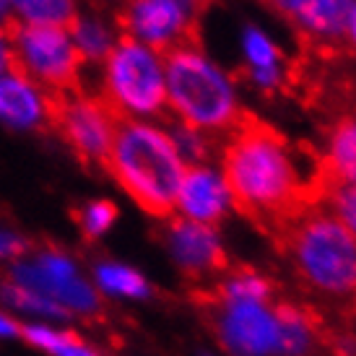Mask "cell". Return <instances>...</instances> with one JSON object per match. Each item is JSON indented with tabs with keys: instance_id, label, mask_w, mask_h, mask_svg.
Returning a JSON list of instances; mask_svg holds the SVG:
<instances>
[{
	"instance_id": "5bb4252c",
	"label": "cell",
	"mask_w": 356,
	"mask_h": 356,
	"mask_svg": "<svg viewBox=\"0 0 356 356\" xmlns=\"http://www.w3.org/2000/svg\"><path fill=\"white\" fill-rule=\"evenodd\" d=\"M281 19L315 44H341L354 0H266Z\"/></svg>"
},
{
	"instance_id": "484cf974",
	"label": "cell",
	"mask_w": 356,
	"mask_h": 356,
	"mask_svg": "<svg viewBox=\"0 0 356 356\" xmlns=\"http://www.w3.org/2000/svg\"><path fill=\"white\" fill-rule=\"evenodd\" d=\"M13 68V52H10L8 29H0V73Z\"/></svg>"
},
{
	"instance_id": "3957f363",
	"label": "cell",
	"mask_w": 356,
	"mask_h": 356,
	"mask_svg": "<svg viewBox=\"0 0 356 356\" xmlns=\"http://www.w3.org/2000/svg\"><path fill=\"white\" fill-rule=\"evenodd\" d=\"M104 167L140 211L154 218L175 216V198L188 164L175 149L167 125L122 120Z\"/></svg>"
},
{
	"instance_id": "ba28073f",
	"label": "cell",
	"mask_w": 356,
	"mask_h": 356,
	"mask_svg": "<svg viewBox=\"0 0 356 356\" xmlns=\"http://www.w3.org/2000/svg\"><path fill=\"white\" fill-rule=\"evenodd\" d=\"M203 0H125L118 26L122 37L156 52H172L193 42Z\"/></svg>"
},
{
	"instance_id": "ffe728a7",
	"label": "cell",
	"mask_w": 356,
	"mask_h": 356,
	"mask_svg": "<svg viewBox=\"0 0 356 356\" xmlns=\"http://www.w3.org/2000/svg\"><path fill=\"white\" fill-rule=\"evenodd\" d=\"M21 336L31 346L44 348L47 354L55 356H99L89 343H83L76 333H68V330H52L47 325H21Z\"/></svg>"
},
{
	"instance_id": "9c48e42d",
	"label": "cell",
	"mask_w": 356,
	"mask_h": 356,
	"mask_svg": "<svg viewBox=\"0 0 356 356\" xmlns=\"http://www.w3.org/2000/svg\"><path fill=\"white\" fill-rule=\"evenodd\" d=\"M52 125L81 161L104 167L120 120L99 97L70 91L52 97Z\"/></svg>"
},
{
	"instance_id": "4316f807",
	"label": "cell",
	"mask_w": 356,
	"mask_h": 356,
	"mask_svg": "<svg viewBox=\"0 0 356 356\" xmlns=\"http://www.w3.org/2000/svg\"><path fill=\"white\" fill-rule=\"evenodd\" d=\"M343 44L356 55V0H354V6H351V10H348L346 29H343Z\"/></svg>"
},
{
	"instance_id": "d6986e66",
	"label": "cell",
	"mask_w": 356,
	"mask_h": 356,
	"mask_svg": "<svg viewBox=\"0 0 356 356\" xmlns=\"http://www.w3.org/2000/svg\"><path fill=\"white\" fill-rule=\"evenodd\" d=\"M317 206H323L341 227L356 239V185L346 182H323L317 188Z\"/></svg>"
},
{
	"instance_id": "e0dca14e",
	"label": "cell",
	"mask_w": 356,
	"mask_h": 356,
	"mask_svg": "<svg viewBox=\"0 0 356 356\" xmlns=\"http://www.w3.org/2000/svg\"><path fill=\"white\" fill-rule=\"evenodd\" d=\"M68 34L81 63H99V65L122 37L118 34L115 24H109L104 16L97 13H76V19L68 24Z\"/></svg>"
},
{
	"instance_id": "f1b7e54d",
	"label": "cell",
	"mask_w": 356,
	"mask_h": 356,
	"mask_svg": "<svg viewBox=\"0 0 356 356\" xmlns=\"http://www.w3.org/2000/svg\"><path fill=\"white\" fill-rule=\"evenodd\" d=\"M13 24V8H10V0H0V29H8Z\"/></svg>"
},
{
	"instance_id": "5b68a950",
	"label": "cell",
	"mask_w": 356,
	"mask_h": 356,
	"mask_svg": "<svg viewBox=\"0 0 356 356\" xmlns=\"http://www.w3.org/2000/svg\"><path fill=\"white\" fill-rule=\"evenodd\" d=\"M118 120H143L159 122L167 115V60L156 52L120 37L107 60L102 63V94Z\"/></svg>"
},
{
	"instance_id": "ac0fdd59",
	"label": "cell",
	"mask_w": 356,
	"mask_h": 356,
	"mask_svg": "<svg viewBox=\"0 0 356 356\" xmlns=\"http://www.w3.org/2000/svg\"><path fill=\"white\" fill-rule=\"evenodd\" d=\"M13 24L29 26H68L76 19V0H10Z\"/></svg>"
},
{
	"instance_id": "8992f818",
	"label": "cell",
	"mask_w": 356,
	"mask_h": 356,
	"mask_svg": "<svg viewBox=\"0 0 356 356\" xmlns=\"http://www.w3.org/2000/svg\"><path fill=\"white\" fill-rule=\"evenodd\" d=\"M276 302L239 297L218 286L200 294V307L208 315V323L232 356H278L281 333Z\"/></svg>"
},
{
	"instance_id": "277c9868",
	"label": "cell",
	"mask_w": 356,
	"mask_h": 356,
	"mask_svg": "<svg viewBox=\"0 0 356 356\" xmlns=\"http://www.w3.org/2000/svg\"><path fill=\"white\" fill-rule=\"evenodd\" d=\"M273 237L309 291L356 309V239L325 208L307 206Z\"/></svg>"
},
{
	"instance_id": "30bf717a",
	"label": "cell",
	"mask_w": 356,
	"mask_h": 356,
	"mask_svg": "<svg viewBox=\"0 0 356 356\" xmlns=\"http://www.w3.org/2000/svg\"><path fill=\"white\" fill-rule=\"evenodd\" d=\"M10 281L58 302L68 312L94 315L99 309V294L79 276L73 260L58 250H42L29 263H19L10 270Z\"/></svg>"
},
{
	"instance_id": "9a60e30c",
	"label": "cell",
	"mask_w": 356,
	"mask_h": 356,
	"mask_svg": "<svg viewBox=\"0 0 356 356\" xmlns=\"http://www.w3.org/2000/svg\"><path fill=\"white\" fill-rule=\"evenodd\" d=\"M0 122L13 130H34L52 122V94L16 68L0 73Z\"/></svg>"
},
{
	"instance_id": "7a4b0ae2",
	"label": "cell",
	"mask_w": 356,
	"mask_h": 356,
	"mask_svg": "<svg viewBox=\"0 0 356 356\" xmlns=\"http://www.w3.org/2000/svg\"><path fill=\"white\" fill-rule=\"evenodd\" d=\"M167 60V112L175 122L227 138L248 120L237 76L198 42H185Z\"/></svg>"
},
{
	"instance_id": "d4e9b609",
	"label": "cell",
	"mask_w": 356,
	"mask_h": 356,
	"mask_svg": "<svg viewBox=\"0 0 356 356\" xmlns=\"http://www.w3.org/2000/svg\"><path fill=\"white\" fill-rule=\"evenodd\" d=\"M24 239L16 237L13 232H6V229H0V257H13V255H21L24 252Z\"/></svg>"
},
{
	"instance_id": "52a82bcc",
	"label": "cell",
	"mask_w": 356,
	"mask_h": 356,
	"mask_svg": "<svg viewBox=\"0 0 356 356\" xmlns=\"http://www.w3.org/2000/svg\"><path fill=\"white\" fill-rule=\"evenodd\" d=\"M10 52L13 68L26 79L40 83L52 97L79 91L81 58L68 26H29V24H10Z\"/></svg>"
},
{
	"instance_id": "603a6c76",
	"label": "cell",
	"mask_w": 356,
	"mask_h": 356,
	"mask_svg": "<svg viewBox=\"0 0 356 356\" xmlns=\"http://www.w3.org/2000/svg\"><path fill=\"white\" fill-rule=\"evenodd\" d=\"M0 297L6 299L10 307L21 309V312H34V315H44V317L70 315L68 309H63L58 302L42 297V294H37V291H31V289H26V286H19V284H13V281H6V284L0 286Z\"/></svg>"
},
{
	"instance_id": "4fadbf2b",
	"label": "cell",
	"mask_w": 356,
	"mask_h": 356,
	"mask_svg": "<svg viewBox=\"0 0 356 356\" xmlns=\"http://www.w3.org/2000/svg\"><path fill=\"white\" fill-rule=\"evenodd\" d=\"M239 58L248 86L257 94H278L289 83V60L281 42L260 24H245L239 29Z\"/></svg>"
},
{
	"instance_id": "cb8c5ba5",
	"label": "cell",
	"mask_w": 356,
	"mask_h": 356,
	"mask_svg": "<svg viewBox=\"0 0 356 356\" xmlns=\"http://www.w3.org/2000/svg\"><path fill=\"white\" fill-rule=\"evenodd\" d=\"M115 221H118V206L112 200H91L79 213V227L89 239L107 234Z\"/></svg>"
},
{
	"instance_id": "83f0119b",
	"label": "cell",
	"mask_w": 356,
	"mask_h": 356,
	"mask_svg": "<svg viewBox=\"0 0 356 356\" xmlns=\"http://www.w3.org/2000/svg\"><path fill=\"white\" fill-rule=\"evenodd\" d=\"M21 336V325L16 320H10L8 315L0 312V338H16Z\"/></svg>"
},
{
	"instance_id": "44dd1931",
	"label": "cell",
	"mask_w": 356,
	"mask_h": 356,
	"mask_svg": "<svg viewBox=\"0 0 356 356\" xmlns=\"http://www.w3.org/2000/svg\"><path fill=\"white\" fill-rule=\"evenodd\" d=\"M97 281L107 294L118 297H149V281L138 270L122 263H102L97 266Z\"/></svg>"
},
{
	"instance_id": "2e32d148",
	"label": "cell",
	"mask_w": 356,
	"mask_h": 356,
	"mask_svg": "<svg viewBox=\"0 0 356 356\" xmlns=\"http://www.w3.org/2000/svg\"><path fill=\"white\" fill-rule=\"evenodd\" d=\"M317 169L323 182L356 185V115H343L327 128Z\"/></svg>"
},
{
	"instance_id": "7402d4cb",
	"label": "cell",
	"mask_w": 356,
	"mask_h": 356,
	"mask_svg": "<svg viewBox=\"0 0 356 356\" xmlns=\"http://www.w3.org/2000/svg\"><path fill=\"white\" fill-rule=\"evenodd\" d=\"M169 130V138L175 143V149L177 154L182 156L185 164H203V161H211L213 156V149H216V140L208 138L206 133H200L195 128H188V125H182V122H169L167 125Z\"/></svg>"
},
{
	"instance_id": "7c38bea8",
	"label": "cell",
	"mask_w": 356,
	"mask_h": 356,
	"mask_svg": "<svg viewBox=\"0 0 356 356\" xmlns=\"http://www.w3.org/2000/svg\"><path fill=\"white\" fill-rule=\"evenodd\" d=\"M232 211H234V198L221 167L213 161L190 164L182 175L175 198V216L218 229V224L227 221Z\"/></svg>"
},
{
	"instance_id": "8fae6325",
	"label": "cell",
	"mask_w": 356,
	"mask_h": 356,
	"mask_svg": "<svg viewBox=\"0 0 356 356\" xmlns=\"http://www.w3.org/2000/svg\"><path fill=\"white\" fill-rule=\"evenodd\" d=\"M167 232H164V242L172 260L177 263L182 273L190 278L216 276L221 278L229 270V257L221 242L216 227H206V224H195L188 218L172 216L167 218Z\"/></svg>"
},
{
	"instance_id": "6da1fadb",
	"label": "cell",
	"mask_w": 356,
	"mask_h": 356,
	"mask_svg": "<svg viewBox=\"0 0 356 356\" xmlns=\"http://www.w3.org/2000/svg\"><path fill=\"white\" fill-rule=\"evenodd\" d=\"M218 167L234 211L270 234L317 200L320 169H307V156L284 133L252 118L224 138Z\"/></svg>"
}]
</instances>
